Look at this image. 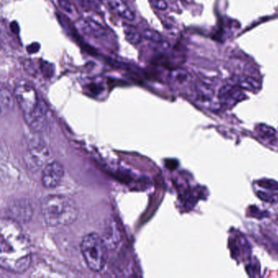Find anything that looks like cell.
Returning <instances> with one entry per match:
<instances>
[{"label": "cell", "instance_id": "cell-1", "mask_svg": "<svg viewBox=\"0 0 278 278\" xmlns=\"http://www.w3.org/2000/svg\"><path fill=\"white\" fill-rule=\"evenodd\" d=\"M2 268L13 272H23L31 263L29 241L24 235L20 224L7 218L1 220Z\"/></svg>", "mask_w": 278, "mask_h": 278}, {"label": "cell", "instance_id": "cell-2", "mask_svg": "<svg viewBox=\"0 0 278 278\" xmlns=\"http://www.w3.org/2000/svg\"><path fill=\"white\" fill-rule=\"evenodd\" d=\"M13 95L30 127L36 131L45 129L47 105L39 97L33 85L26 80H20L15 86Z\"/></svg>", "mask_w": 278, "mask_h": 278}, {"label": "cell", "instance_id": "cell-3", "mask_svg": "<svg viewBox=\"0 0 278 278\" xmlns=\"http://www.w3.org/2000/svg\"><path fill=\"white\" fill-rule=\"evenodd\" d=\"M41 212L45 223L51 227L71 225L78 215L77 205L63 194L44 197L41 202Z\"/></svg>", "mask_w": 278, "mask_h": 278}, {"label": "cell", "instance_id": "cell-4", "mask_svg": "<svg viewBox=\"0 0 278 278\" xmlns=\"http://www.w3.org/2000/svg\"><path fill=\"white\" fill-rule=\"evenodd\" d=\"M81 253L88 268L100 272L107 260V245L102 237L96 233H88L81 241Z\"/></svg>", "mask_w": 278, "mask_h": 278}, {"label": "cell", "instance_id": "cell-5", "mask_svg": "<svg viewBox=\"0 0 278 278\" xmlns=\"http://www.w3.org/2000/svg\"><path fill=\"white\" fill-rule=\"evenodd\" d=\"M7 215L19 224L28 223L33 215V207L25 199H16L11 201L6 209Z\"/></svg>", "mask_w": 278, "mask_h": 278}, {"label": "cell", "instance_id": "cell-6", "mask_svg": "<svg viewBox=\"0 0 278 278\" xmlns=\"http://www.w3.org/2000/svg\"><path fill=\"white\" fill-rule=\"evenodd\" d=\"M64 176V168L60 162L54 161L47 164L42 172V184L46 188L58 187Z\"/></svg>", "mask_w": 278, "mask_h": 278}, {"label": "cell", "instance_id": "cell-7", "mask_svg": "<svg viewBox=\"0 0 278 278\" xmlns=\"http://www.w3.org/2000/svg\"><path fill=\"white\" fill-rule=\"evenodd\" d=\"M28 158H26L27 164L32 169L38 170L39 168L43 166L45 160L47 159L48 154L47 150L43 143L39 142H33L29 147L28 152Z\"/></svg>", "mask_w": 278, "mask_h": 278}, {"label": "cell", "instance_id": "cell-8", "mask_svg": "<svg viewBox=\"0 0 278 278\" xmlns=\"http://www.w3.org/2000/svg\"><path fill=\"white\" fill-rule=\"evenodd\" d=\"M79 25L84 33L96 39H104L108 35L106 29L92 19L82 20Z\"/></svg>", "mask_w": 278, "mask_h": 278}, {"label": "cell", "instance_id": "cell-9", "mask_svg": "<svg viewBox=\"0 0 278 278\" xmlns=\"http://www.w3.org/2000/svg\"><path fill=\"white\" fill-rule=\"evenodd\" d=\"M108 6L113 11L122 18L127 21H134L135 18V13L127 6L124 0H107Z\"/></svg>", "mask_w": 278, "mask_h": 278}, {"label": "cell", "instance_id": "cell-10", "mask_svg": "<svg viewBox=\"0 0 278 278\" xmlns=\"http://www.w3.org/2000/svg\"><path fill=\"white\" fill-rule=\"evenodd\" d=\"M123 31H124L125 38L127 42L132 45H139L140 43H142V35L135 26L126 23L123 25Z\"/></svg>", "mask_w": 278, "mask_h": 278}, {"label": "cell", "instance_id": "cell-11", "mask_svg": "<svg viewBox=\"0 0 278 278\" xmlns=\"http://www.w3.org/2000/svg\"><path fill=\"white\" fill-rule=\"evenodd\" d=\"M241 96H242V94L236 88L225 87L221 88L219 97L221 101L226 104H232V101H238L241 99L240 98Z\"/></svg>", "mask_w": 278, "mask_h": 278}, {"label": "cell", "instance_id": "cell-12", "mask_svg": "<svg viewBox=\"0 0 278 278\" xmlns=\"http://www.w3.org/2000/svg\"><path fill=\"white\" fill-rule=\"evenodd\" d=\"M0 102H1V113L5 115V112L10 110L13 107V97L7 88H3L0 93Z\"/></svg>", "mask_w": 278, "mask_h": 278}, {"label": "cell", "instance_id": "cell-13", "mask_svg": "<svg viewBox=\"0 0 278 278\" xmlns=\"http://www.w3.org/2000/svg\"><path fill=\"white\" fill-rule=\"evenodd\" d=\"M144 37L146 38L148 40L153 42V43L160 44L165 48L169 47V43L163 39L162 35H160L158 32L152 29H146L144 31Z\"/></svg>", "mask_w": 278, "mask_h": 278}, {"label": "cell", "instance_id": "cell-14", "mask_svg": "<svg viewBox=\"0 0 278 278\" xmlns=\"http://www.w3.org/2000/svg\"><path fill=\"white\" fill-rule=\"evenodd\" d=\"M256 131L259 133V135L263 137L264 139H272V137L275 136V135H276L275 130L272 127L267 126V125H258V127H256Z\"/></svg>", "mask_w": 278, "mask_h": 278}, {"label": "cell", "instance_id": "cell-15", "mask_svg": "<svg viewBox=\"0 0 278 278\" xmlns=\"http://www.w3.org/2000/svg\"><path fill=\"white\" fill-rule=\"evenodd\" d=\"M171 76L175 80L180 82H186L187 80L188 79V77H189L188 73L185 70H181V69L173 70L172 74H171Z\"/></svg>", "mask_w": 278, "mask_h": 278}, {"label": "cell", "instance_id": "cell-16", "mask_svg": "<svg viewBox=\"0 0 278 278\" xmlns=\"http://www.w3.org/2000/svg\"><path fill=\"white\" fill-rule=\"evenodd\" d=\"M258 196L262 201L267 202V203H276L278 201V197L276 198L275 194H269L268 192H258Z\"/></svg>", "mask_w": 278, "mask_h": 278}, {"label": "cell", "instance_id": "cell-17", "mask_svg": "<svg viewBox=\"0 0 278 278\" xmlns=\"http://www.w3.org/2000/svg\"><path fill=\"white\" fill-rule=\"evenodd\" d=\"M79 1L84 8L93 9V8H97L100 6L104 0H79Z\"/></svg>", "mask_w": 278, "mask_h": 278}, {"label": "cell", "instance_id": "cell-18", "mask_svg": "<svg viewBox=\"0 0 278 278\" xmlns=\"http://www.w3.org/2000/svg\"><path fill=\"white\" fill-rule=\"evenodd\" d=\"M259 184L263 188H268V189H272V190H278V182H276L274 180H262L259 182Z\"/></svg>", "mask_w": 278, "mask_h": 278}, {"label": "cell", "instance_id": "cell-19", "mask_svg": "<svg viewBox=\"0 0 278 278\" xmlns=\"http://www.w3.org/2000/svg\"><path fill=\"white\" fill-rule=\"evenodd\" d=\"M58 4L64 11H66V13H73L74 9H73V6L69 0H58Z\"/></svg>", "mask_w": 278, "mask_h": 278}, {"label": "cell", "instance_id": "cell-20", "mask_svg": "<svg viewBox=\"0 0 278 278\" xmlns=\"http://www.w3.org/2000/svg\"><path fill=\"white\" fill-rule=\"evenodd\" d=\"M150 2L154 8L159 10L163 11L168 9V4L165 0H150Z\"/></svg>", "mask_w": 278, "mask_h": 278}, {"label": "cell", "instance_id": "cell-21", "mask_svg": "<svg viewBox=\"0 0 278 278\" xmlns=\"http://www.w3.org/2000/svg\"><path fill=\"white\" fill-rule=\"evenodd\" d=\"M52 66L51 64H48L47 62H43L41 66L42 72L43 74H45L47 77H51L53 74V71H52Z\"/></svg>", "mask_w": 278, "mask_h": 278}, {"label": "cell", "instance_id": "cell-22", "mask_svg": "<svg viewBox=\"0 0 278 278\" xmlns=\"http://www.w3.org/2000/svg\"><path fill=\"white\" fill-rule=\"evenodd\" d=\"M40 49V45L38 43H31V45L27 47V51L30 54H35Z\"/></svg>", "mask_w": 278, "mask_h": 278}, {"label": "cell", "instance_id": "cell-23", "mask_svg": "<svg viewBox=\"0 0 278 278\" xmlns=\"http://www.w3.org/2000/svg\"><path fill=\"white\" fill-rule=\"evenodd\" d=\"M11 31H13V33L17 34L19 32L18 24L17 22L11 23Z\"/></svg>", "mask_w": 278, "mask_h": 278}]
</instances>
